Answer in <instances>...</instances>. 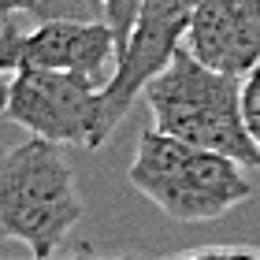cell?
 I'll return each mask as SVG.
<instances>
[{
  "label": "cell",
  "instance_id": "cell-1",
  "mask_svg": "<svg viewBox=\"0 0 260 260\" xmlns=\"http://www.w3.org/2000/svg\"><path fill=\"white\" fill-rule=\"evenodd\" d=\"M242 75L201 63L182 45L141 93L156 130L201 149H216L242 168H260V149L242 115Z\"/></svg>",
  "mask_w": 260,
  "mask_h": 260
},
{
  "label": "cell",
  "instance_id": "cell-2",
  "mask_svg": "<svg viewBox=\"0 0 260 260\" xmlns=\"http://www.w3.org/2000/svg\"><path fill=\"white\" fill-rule=\"evenodd\" d=\"M126 179L175 223H212L253 197L238 160L179 141L156 126L141 130Z\"/></svg>",
  "mask_w": 260,
  "mask_h": 260
},
{
  "label": "cell",
  "instance_id": "cell-3",
  "mask_svg": "<svg viewBox=\"0 0 260 260\" xmlns=\"http://www.w3.org/2000/svg\"><path fill=\"white\" fill-rule=\"evenodd\" d=\"M82 216L86 205L63 145L30 134L0 152V242H22L34 260H49Z\"/></svg>",
  "mask_w": 260,
  "mask_h": 260
},
{
  "label": "cell",
  "instance_id": "cell-4",
  "mask_svg": "<svg viewBox=\"0 0 260 260\" xmlns=\"http://www.w3.org/2000/svg\"><path fill=\"white\" fill-rule=\"evenodd\" d=\"M101 89L97 78L78 71L19 67L8 78L0 115L56 145L101 149Z\"/></svg>",
  "mask_w": 260,
  "mask_h": 260
},
{
  "label": "cell",
  "instance_id": "cell-5",
  "mask_svg": "<svg viewBox=\"0 0 260 260\" xmlns=\"http://www.w3.org/2000/svg\"><path fill=\"white\" fill-rule=\"evenodd\" d=\"M197 0H141L134 26H130L115 71L101 89V141L112 138V130L123 123L138 93L171 63V56L186 45Z\"/></svg>",
  "mask_w": 260,
  "mask_h": 260
},
{
  "label": "cell",
  "instance_id": "cell-6",
  "mask_svg": "<svg viewBox=\"0 0 260 260\" xmlns=\"http://www.w3.org/2000/svg\"><path fill=\"white\" fill-rule=\"evenodd\" d=\"M19 67H49L78 71L97 78L101 86L115 71V34L108 22H78V19H41L34 30H19L4 19L0 30V78Z\"/></svg>",
  "mask_w": 260,
  "mask_h": 260
},
{
  "label": "cell",
  "instance_id": "cell-7",
  "mask_svg": "<svg viewBox=\"0 0 260 260\" xmlns=\"http://www.w3.org/2000/svg\"><path fill=\"white\" fill-rule=\"evenodd\" d=\"M186 49L201 63L245 78L260 63V0H197Z\"/></svg>",
  "mask_w": 260,
  "mask_h": 260
},
{
  "label": "cell",
  "instance_id": "cell-8",
  "mask_svg": "<svg viewBox=\"0 0 260 260\" xmlns=\"http://www.w3.org/2000/svg\"><path fill=\"white\" fill-rule=\"evenodd\" d=\"M34 19H78V22H104V0H38Z\"/></svg>",
  "mask_w": 260,
  "mask_h": 260
},
{
  "label": "cell",
  "instance_id": "cell-9",
  "mask_svg": "<svg viewBox=\"0 0 260 260\" xmlns=\"http://www.w3.org/2000/svg\"><path fill=\"white\" fill-rule=\"evenodd\" d=\"M138 8H141V0H104V22H108L112 34H115V56H119L130 26H134Z\"/></svg>",
  "mask_w": 260,
  "mask_h": 260
},
{
  "label": "cell",
  "instance_id": "cell-10",
  "mask_svg": "<svg viewBox=\"0 0 260 260\" xmlns=\"http://www.w3.org/2000/svg\"><path fill=\"white\" fill-rule=\"evenodd\" d=\"M242 115H245V126H249V134L260 149V63L242 82Z\"/></svg>",
  "mask_w": 260,
  "mask_h": 260
},
{
  "label": "cell",
  "instance_id": "cell-11",
  "mask_svg": "<svg viewBox=\"0 0 260 260\" xmlns=\"http://www.w3.org/2000/svg\"><path fill=\"white\" fill-rule=\"evenodd\" d=\"M171 260H260V249L256 245H201V249Z\"/></svg>",
  "mask_w": 260,
  "mask_h": 260
},
{
  "label": "cell",
  "instance_id": "cell-12",
  "mask_svg": "<svg viewBox=\"0 0 260 260\" xmlns=\"http://www.w3.org/2000/svg\"><path fill=\"white\" fill-rule=\"evenodd\" d=\"M34 4H38V0H0V19L22 15V11H30V15H34Z\"/></svg>",
  "mask_w": 260,
  "mask_h": 260
},
{
  "label": "cell",
  "instance_id": "cell-13",
  "mask_svg": "<svg viewBox=\"0 0 260 260\" xmlns=\"http://www.w3.org/2000/svg\"><path fill=\"white\" fill-rule=\"evenodd\" d=\"M49 260H56V256H49ZM67 260H141V256H97V253L89 249V245H82V253L67 256Z\"/></svg>",
  "mask_w": 260,
  "mask_h": 260
},
{
  "label": "cell",
  "instance_id": "cell-14",
  "mask_svg": "<svg viewBox=\"0 0 260 260\" xmlns=\"http://www.w3.org/2000/svg\"><path fill=\"white\" fill-rule=\"evenodd\" d=\"M4 97H8V78H0V108H4Z\"/></svg>",
  "mask_w": 260,
  "mask_h": 260
}]
</instances>
